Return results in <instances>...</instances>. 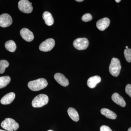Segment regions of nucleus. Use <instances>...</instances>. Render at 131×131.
Segmentation results:
<instances>
[{"label": "nucleus", "mask_w": 131, "mask_h": 131, "mask_svg": "<svg viewBox=\"0 0 131 131\" xmlns=\"http://www.w3.org/2000/svg\"><path fill=\"white\" fill-rule=\"evenodd\" d=\"M48 85L47 80L41 78L29 82L28 84V88L33 91H38L46 88Z\"/></svg>", "instance_id": "f257e3e1"}, {"label": "nucleus", "mask_w": 131, "mask_h": 131, "mask_svg": "<svg viewBox=\"0 0 131 131\" xmlns=\"http://www.w3.org/2000/svg\"><path fill=\"white\" fill-rule=\"evenodd\" d=\"M121 69V66L119 59L116 58H113L109 67L110 74L113 76L117 77L119 74Z\"/></svg>", "instance_id": "f03ea898"}, {"label": "nucleus", "mask_w": 131, "mask_h": 131, "mask_svg": "<svg viewBox=\"0 0 131 131\" xmlns=\"http://www.w3.org/2000/svg\"><path fill=\"white\" fill-rule=\"evenodd\" d=\"M1 126L7 131H16L19 127L18 124L10 118L5 119L1 124Z\"/></svg>", "instance_id": "7ed1b4c3"}, {"label": "nucleus", "mask_w": 131, "mask_h": 131, "mask_svg": "<svg viewBox=\"0 0 131 131\" xmlns=\"http://www.w3.org/2000/svg\"><path fill=\"white\" fill-rule=\"evenodd\" d=\"M49 97L46 95L40 94L33 100L32 105L34 107H40L47 105L49 102Z\"/></svg>", "instance_id": "20e7f679"}, {"label": "nucleus", "mask_w": 131, "mask_h": 131, "mask_svg": "<svg viewBox=\"0 0 131 131\" xmlns=\"http://www.w3.org/2000/svg\"><path fill=\"white\" fill-rule=\"evenodd\" d=\"M32 4V3L27 0H21L18 3L19 9L21 12L25 13H30L33 10Z\"/></svg>", "instance_id": "39448f33"}, {"label": "nucleus", "mask_w": 131, "mask_h": 131, "mask_svg": "<svg viewBox=\"0 0 131 131\" xmlns=\"http://www.w3.org/2000/svg\"><path fill=\"white\" fill-rule=\"evenodd\" d=\"M73 45L74 47L77 50H84L88 46L89 42L86 38H78L74 40Z\"/></svg>", "instance_id": "423d86ee"}, {"label": "nucleus", "mask_w": 131, "mask_h": 131, "mask_svg": "<svg viewBox=\"0 0 131 131\" xmlns=\"http://www.w3.org/2000/svg\"><path fill=\"white\" fill-rule=\"evenodd\" d=\"M55 40L53 39H48L42 42L39 46V49L41 51L48 52L51 50L55 46Z\"/></svg>", "instance_id": "0eeeda50"}, {"label": "nucleus", "mask_w": 131, "mask_h": 131, "mask_svg": "<svg viewBox=\"0 0 131 131\" xmlns=\"http://www.w3.org/2000/svg\"><path fill=\"white\" fill-rule=\"evenodd\" d=\"M13 23L12 17L7 14H3L0 15V26L5 28L11 25Z\"/></svg>", "instance_id": "6e6552de"}, {"label": "nucleus", "mask_w": 131, "mask_h": 131, "mask_svg": "<svg viewBox=\"0 0 131 131\" xmlns=\"http://www.w3.org/2000/svg\"><path fill=\"white\" fill-rule=\"evenodd\" d=\"M20 34L23 39L27 42H31L34 39V35L32 32L28 28H22L20 31Z\"/></svg>", "instance_id": "1a4fd4ad"}, {"label": "nucleus", "mask_w": 131, "mask_h": 131, "mask_svg": "<svg viewBox=\"0 0 131 131\" xmlns=\"http://www.w3.org/2000/svg\"><path fill=\"white\" fill-rule=\"evenodd\" d=\"M110 24V19L108 18H104L98 20L96 22V26L99 30L103 31L108 27Z\"/></svg>", "instance_id": "9d476101"}, {"label": "nucleus", "mask_w": 131, "mask_h": 131, "mask_svg": "<svg viewBox=\"0 0 131 131\" xmlns=\"http://www.w3.org/2000/svg\"><path fill=\"white\" fill-rule=\"evenodd\" d=\"M54 77L56 81L62 86L66 87L69 85V81L68 79L63 74L60 73H56Z\"/></svg>", "instance_id": "9b49d317"}, {"label": "nucleus", "mask_w": 131, "mask_h": 131, "mask_svg": "<svg viewBox=\"0 0 131 131\" xmlns=\"http://www.w3.org/2000/svg\"><path fill=\"white\" fill-rule=\"evenodd\" d=\"M112 99L114 102L122 107H125L126 105V103L124 98L118 93H115L113 94Z\"/></svg>", "instance_id": "f8f14e48"}, {"label": "nucleus", "mask_w": 131, "mask_h": 131, "mask_svg": "<svg viewBox=\"0 0 131 131\" xmlns=\"http://www.w3.org/2000/svg\"><path fill=\"white\" fill-rule=\"evenodd\" d=\"M15 94L13 92L8 93L3 96L1 100L3 105H8L13 102L15 98Z\"/></svg>", "instance_id": "ddd939ff"}, {"label": "nucleus", "mask_w": 131, "mask_h": 131, "mask_svg": "<svg viewBox=\"0 0 131 131\" xmlns=\"http://www.w3.org/2000/svg\"><path fill=\"white\" fill-rule=\"evenodd\" d=\"M101 78L98 75L89 78L87 81L88 86L91 89L94 88L96 86L97 84L101 82Z\"/></svg>", "instance_id": "4468645a"}, {"label": "nucleus", "mask_w": 131, "mask_h": 131, "mask_svg": "<svg viewBox=\"0 0 131 131\" xmlns=\"http://www.w3.org/2000/svg\"><path fill=\"white\" fill-rule=\"evenodd\" d=\"M101 112L102 114L108 118L115 119L117 118V115L116 114L107 108H102L101 110Z\"/></svg>", "instance_id": "2eb2a0df"}, {"label": "nucleus", "mask_w": 131, "mask_h": 131, "mask_svg": "<svg viewBox=\"0 0 131 131\" xmlns=\"http://www.w3.org/2000/svg\"><path fill=\"white\" fill-rule=\"evenodd\" d=\"M43 18L45 24L47 26H51L54 24V20L52 15L48 12H44L43 14Z\"/></svg>", "instance_id": "dca6fc26"}, {"label": "nucleus", "mask_w": 131, "mask_h": 131, "mask_svg": "<svg viewBox=\"0 0 131 131\" xmlns=\"http://www.w3.org/2000/svg\"><path fill=\"white\" fill-rule=\"evenodd\" d=\"M68 113L69 116L73 121L77 122L80 119L79 115L77 110L72 107L69 108Z\"/></svg>", "instance_id": "f3484780"}, {"label": "nucleus", "mask_w": 131, "mask_h": 131, "mask_svg": "<svg viewBox=\"0 0 131 131\" xmlns=\"http://www.w3.org/2000/svg\"><path fill=\"white\" fill-rule=\"evenodd\" d=\"M5 47L8 51L14 52L16 48V45L15 42L13 40H9L6 42Z\"/></svg>", "instance_id": "a211bd4d"}, {"label": "nucleus", "mask_w": 131, "mask_h": 131, "mask_svg": "<svg viewBox=\"0 0 131 131\" xmlns=\"http://www.w3.org/2000/svg\"><path fill=\"white\" fill-rule=\"evenodd\" d=\"M11 78L8 76L0 77V89L3 88L9 84Z\"/></svg>", "instance_id": "6ab92c4d"}, {"label": "nucleus", "mask_w": 131, "mask_h": 131, "mask_svg": "<svg viewBox=\"0 0 131 131\" xmlns=\"http://www.w3.org/2000/svg\"><path fill=\"white\" fill-rule=\"evenodd\" d=\"M9 63L5 60L0 61V74H3L5 72L6 68L9 66Z\"/></svg>", "instance_id": "aec40b11"}, {"label": "nucleus", "mask_w": 131, "mask_h": 131, "mask_svg": "<svg viewBox=\"0 0 131 131\" xmlns=\"http://www.w3.org/2000/svg\"><path fill=\"white\" fill-rule=\"evenodd\" d=\"M124 56L126 60L128 62H131V49H126L124 50Z\"/></svg>", "instance_id": "412c9836"}, {"label": "nucleus", "mask_w": 131, "mask_h": 131, "mask_svg": "<svg viewBox=\"0 0 131 131\" xmlns=\"http://www.w3.org/2000/svg\"><path fill=\"white\" fill-rule=\"evenodd\" d=\"M93 18L92 15L89 13H86L84 14L82 18V20L84 22H88L90 21Z\"/></svg>", "instance_id": "4be33fe9"}, {"label": "nucleus", "mask_w": 131, "mask_h": 131, "mask_svg": "<svg viewBox=\"0 0 131 131\" xmlns=\"http://www.w3.org/2000/svg\"><path fill=\"white\" fill-rule=\"evenodd\" d=\"M125 92L131 98V84H127L126 87Z\"/></svg>", "instance_id": "5701e85b"}, {"label": "nucleus", "mask_w": 131, "mask_h": 131, "mask_svg": "<svg viewBox=\"0 0 131 131\" xmlns=\"http://www.w3.org/2000/svg\"><path fill=\"white\" fill-rule=\"evenodd\" d=\"M100 131H113L109 127L106 125H103L101 127Z\"/></svg>", "instance_id": "b1692460"}, {"label": "nucleus", "mask_w": 131, "mask_h": 131, "mask_svg": "<svg viewBox=\"0 0 131 131\" xmlns=\"http://www.w3.org/2000/svg\"><path fill=\"white\" fill-rule=\"evenodd\" d=\"M77 2H82L83 1V0H76Z\"/></svg>", "instance_id": "393cba45"}, {"label": "nucleus", "mask_w": 131, "mask_h": 131, "mask_svg": "<svg viewBox=\"0 0 131 131\" xmlns=\"http://www.w3.org/2000/svg\"><path fill=\"white\" fill-rule=\"evenodd\" d=\"M121 1V0H116V1H115V2L117 3H119Z\"/></svg>", "instance_id": "a878e982"}, {"label": "nucleus", "mask_w": 131, "mask_h": 131, "mask_svg": "<svg viewBox=\"0 0 131 131\" xmlns=\"http://www.w3.org/2000/svg\"><path fill=\"white\" fill-rule=\"evenodd\" d=\"M131 131V127H130V128H129V129L128 130V131Z\"/></svg>", "instance_id": "bb28decb"}, {"label": "nucleus", "mask_w": 131, "mask_h": 131, "mask_svg": "<svg viewBox=\"0 0 131 131\" xmlns=\"http://www.w3.org/2000/svg\"><path fill=\"white\" fill-rule=\"evenodd\" d=\"M126 49H128V46H126Z\"/></svg>", "instance_id": "cd10ccee"}, {"label": "nucleus", "mask_w": 131, "mask_h": 131, "mask_svg": "<svg viewBox=\"0 0 131 131\" xmlns=\"http://www.w3.org/2000/svg\"><path fill=\"white\" fill-rule=\"evenodd\" d=\"M0 131H6L3 130H1V129H0Z\"/></svg>", "instance_id": "c85d7f7f"}, {"label": "nucleus", "mask_w": 131, "mask_h": 131, "mask_svg": "<svg viewBox=\"0 0 131 131\" xmlns=\"http://www.w3.org/2000/svg\"><path fill=\"white\" fill-rule=\"evenodd\" d=\"M47 131H54L52 130H48Z\"/></svg>", "instance_id": "c756f323"}]
</instances>
